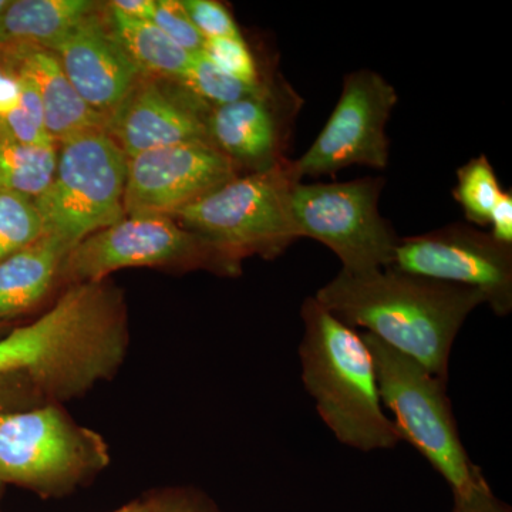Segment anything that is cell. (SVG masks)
<instances>
[{
  "label": "cell",
  "instance_id": "1",
  "mask_svg": "<svg viewBox=\"0 0 512 512\" xmlns=\"http://www.w3.org/2000/svg\"><path fill=\"white\" fill-rule=\"evenodd\" d=\"M315 299L340 322L366 329L447 382L458 332L470 313L485 303L476 289L393 266L365 274L340 271Z\"/></svg>",
  "mask_w": 512,
  "mask_h": 512
},
{
  "label": "cell",
  "instance_id": "2",
  "mask_svg": "<svg viewBox=\"0 0 512 512\" xmlns=\"http://www.w3.org/2000/svg\"><path fill=\"white\" fill-rule=\"evenodd\" d=\"M299 345L302 382L320 419L339 443L370 453L402 440L384 413L376 367L362 333L323 308L315 296L302 303Z\"/></svg>",
  "mask_w": 512,
  "mask_h": 512
},
{
  "label": "cell",
  "instance_id": "3",
  "mask_svg": "<svg viewBox=\"0 0 512 512\" xmlns=\"http://www.w3.org/2000/svg\"><path fill=\"white\" fill-rule=\"evenodd\" d=\"M298 183L286 160L262 173L238 175L173 218L238 261L275 259L301 238L291 201Z\"/></svg>",
  "mask_w": 512,
  "mask_h": 512
},
{
  "label": "cell",
  "instance_id": "4",
  "mask_svg": "<svg viewBox=\"0 0 512 512\" xmlns=\"http://www.w3.org/2000/svg\"><path fill=\"white\" fill-rule=\"evenodd\" d=\"M110 464L106 440L60 404L0 410V484L62 497Z\"/></svg>",
  "mask_w": 512,
  "mask_h": 512
},
{
  "label": "cell",
  "instance_id": "5",
  "mask_svg": "<svg viewBox=\"0 0 512 512\" xmlns=\"http://www.w3.org/2000/svg\"><path fill=\"white\" fill-rule=\"evenodd\" d=\"M362 336L375 362L383 407L393 413L402 440L429 461L453 495L466 494L484 473L470 460L461 441L447 380L376 336L367 332Z\"/></svg>",
  "mask_w": 512,
  "mask_h": 512
},
{
  "label": "cell",
  "instance_id": "6",
  "mask_svg": "<svg viewBox=\"0 0 512 512\" xmlns=\"http://www.w3.org/2000/svg\"><path fill=\"white\" fill-rule=\"evenodd\" d=\"M128 157L104 130L59 144L52 183L35 198L45 237L67 252L84 238L126 217Z\"/></svg>",
  "mask_w": 512,
  "mask_h": 512
},
{
  "label": "cell",
  "instance_id": "7",
  "mask_svg": "<svg viewBox=\"0 0 512 512\" xmlns=\"http://www.w3.org/2000/svg\"><path fill=\"white\" fill-rule=\"evenodd\" d=\"M241 264L174 218L148 215L124 217L84 238L64 258L59 279L69 286L93 284L126 268L205 269L237 276Z\"/></svg>",
  "mask_w": 512,
  "mask_h": 512
},
{
  "label": "cell",
  "instance_id": "8",
  "mask_svg": "<svg viewBox=\"0 0 512 512\" xmlns=\"http://www.w3.org/2000/svg\"><path fill=\"white\" fill-rule=\"evenodd\" d=\"M384 181L365 177L348 183H298L292 211L301 238L332 249L342 271L365 274L392 266L399 237L379 211Z\"/></svg>",
  "mask_w": 512,
  "mask_h": 512
},
{
  "label": "cell",
  "instance_id": "9",
  "mask_svg": "<svg viewBox=\"0 0 512 512\" xmlns=\"http://www.w3.org/2000/svg\"><path fill=\"white\" fill-rule=\"evenodd\" d=\"M396 104V90L379 73L346 74L328 123L309 150L292 161L296 178L302 183V178L336 174L352 165L384 170L389 164L386 126Z\"/></svg>",
  "mask_w": 512,
  "mask_h": 512
},
{
  "label": "cell",
  "instance_id": "10",
  "mask_svg": "<svg viewBox=\"0 0 512 512\" xmlns=\"http://www.w3.org/2000/svg\"><path fill=\"white\" fill-rule=\"evenodd\" d=\"M392 266L407 274L476 289L497 316L512 311V245L473 225L456 222L400 238Z\"/></svg>",
  "mask_w": 512,
  "mask_h": 512
},
{
  "label": "cell",
  "instance_id": "11",
  "mask_svg": "<svg viewBox=\"0 0 512 512\" xmlns=\"http://www.w3.org/2000/svg\"><path fill=\"white\" fill-rule=\"evenodd\" d=\"M238 170L214 144H178L128 158L126 217L173 218L238 177Z\"/></svg>",
  "mask_w": 512,
  "mask_h": 512
},
{
  "label": "cell",
  "instance_id": "12",
  "mask_svg": "<svg viewBox=\"0 0 512 512\" xmlns=\"http://www.w3.org/2000/svg\"><path fill=\"white\" fill-rule=\"evenodd\" d=\"M211 109L183 84L143 74L107 119L104 131L128 158L178 144H212Z\"/></svg>",
  "mask_w": 512,
  "mask_h": 512
},
{
  "label": "cell",
  "instance_id": "13",
  "mask_svg": "<svg viewBox=\"0 0 512 512\" xmlns=\"http://www.w3.org/2000/svg\"><path fill=\"white\" fill-rule=\"evenodd\" d=\"M106 6L86 16L52 50L90 109L109 119L143 73L111 29Z\"/></svg>",
  "mask_w": 512,
  "mask_h": 512
},
{
  "label": "cell",
  "instance_id": "14",
  "mask_svg": "<svg viewBox=\"0 0 512 512\" xmlns=\"http://www.w3.org/2000/svg\"><path fill=\"white\" fill-rule=\"evenodd\" d=\"M271 87L248 99L212 107L208 116L211 143L234 163L251 173H262L288 160L286 130ZM291 124V123H288Z\"/></svg>",
  "mask_w": 512,
  "mask_h": 512
},
{
  "label": "cell",
  "instance_id": "15",
  "mask_svg": "<svg viewBox=\"0 0 512 512\" xmlns=\"http://www.w3.org/2000/svg\"><path fill=\"white\" fill-rule=\"evenodd\" d=\"M6 62L35 84L47 133L57 144L92 130H104L107 119L90 109L67 79L52 50L35 46L5 47Z\"/></svg>",
  "mask_w": 512,
  "mask_h": 512
},
{
  "label": "cell",
  "instance_id": "16",
  "mask_svg": "<svg viewBox=\"0 0 512 512\" xmlns=\"http://www.w3.org/2000/svg\"><path fill=\"white\" fill-rule=\"evenodd\" d=\"M67 254L55 239L43 237L0 261V320L28 312L42 302L59 281Z\"/></svg>",
  "mask_w": 512,
  "mask_h": 512
},
{
  "label": "cell",
  "instance_id": "17",
  "mask_svg": "<svg viewBox=\"0 0 512 512\" xmlns=\"http://www.w3.org/2000/svg\"><path fill=\"white\" fill-rule=\"evenodd\" d=\"M100 6L93 0H10L0 15V45L53 50Z\"/></svg>",
  "mask_w": 512,
  "mask_h": 512
},
{
  "label": "cell",
  "instance_id": "18",
  "mask_svg": "<svg viewBox=\"0 0 512 512\" xmlns=\"http://www.w3.org/2000/svg\"><path fill=\"white\" fill-rule=\"evenodd\" d=\"M107 15L120 45L144 76L173 82L181 79L190 63V53L175 45L153 22L127 19L109 9Z\"/></svg>",
  "mask_w": 512,
  "mask_h": 512
},
{
  "label": "cell",
  "instance_id": "19",
  "mask_svg": "<svg viewBox=\"0 0 512 512\" xmlns=\"http://www.w3.org/2000/svg\"><path fill=\"white\" fill-rule=\"evenodd\" d=\"M59 146H28L0 128V191L37 198L52 183Z\"/></svg>",
  "mask_w": 512,
  "mask_h": 512
},
{
  "label": "cell",
  "instance_id": "20",
  "mask_svg": "<svg viewBox=\"0 0 512 512\" xmlns=\"http://www.w3.org/2000/svg\"><path fill=\"white\" fill-rule=\"evenodd\" d=\"M178 83L183 84L188 92L211 107L225 106V104L248 99V97L261 94L268 87L266 83L249 86V84L229 76L204 52L191 55L190 63Z\"/></svg>",
  "mask_w": 512,
  "mask_h": 512
},
{
  "label": "cell",
  "instance_id": "21",
  "mask_svg": "<svg viewBox=\"0 0 512 512\" xmlns=\"http://www.w3.org/2000/svg\"><path fill=\"white\" fill-rule=\"evenodd\" d=\"M503 191L493 165L484 154L457 170V185L453 195L470 224L490 227L491 212Z\"/></svg>",
  "mask_w": 512,
  "mask_h": 512
},
{
  "label": "cell",
  "instance_id": "22",
  "mask_svg": "<svg viewBox=\"0 0 512 512\" xmlns=\"http://www.w3.org/2000/svg\"><path fill=\"white\" fill-rule=\"evenodd\" d=\"M45 237L35 198L0 191V261Z\"/></svg>",
  "mask_w": 512,
  "mask_h": 512
},
{
  "label": "cell",
  "instance_id": "23",
  "mask_svg": "<svg viewBox=\"0 0 512 512\" xmlns=\"http://www.w3.org/2000/svg\"><path fill=\"white\" fill-rule=\"evenodd\" d=\"M15 72L18 73L20 79L19 107L0 123V128L19 143L28 144V146L57 144L47 133L45 111H43L42 101H40L35 84L25 74L16 69Z\"/></svg>",
  "mask_w": 512,
  "mask_h": 512
},
{
  "label": "cell",
  "instance_id": "24",
  "mask_svg": "<svg viewBox=\"0 0 512 512\" xmlns=\"http://www.w3.org/2000/svg\"><path fill=\"white\" fill-rule=\"evenodd\" d=\"M202 52L229 76L235 77L249 86H259L264 83L259 76L255 57L244 37H220V39L205 40Z\"/></svg>",
  "mask_w": 512,
  "mask_h": 512
},
{
  "label": "cell",
  "instance_id": "25",
  "mask_svg": "<svg viewBox=\"0 0 512 512\" xmlns=\"http://www.w3.org/2000/svg\"><path fill=\"white\" fill-rule=\"evenodd\" d=\"M151 22L158 29L163 30L175 45L180 46L190 55L202 52L204 49V36L195 28L181 0H156Z\"/></svg>",
  "mask_w": 512,
  "mask_h": 512
},
{
  "label": "cell",
  "instance_id": "26",
  "mask_svg": "<svg viewBox=\"0 0 512 512\" xmlns=\"http://www.w3.org/2000/svg\"><path fill=\"white\" fill-rule=\"evenodd\" d=\"M198 32L205 40L241 37L237 22L229 10L215 0H181Z\"/></svg>",
  "mask_w": 512,
  "mask_h": 512
},
{
  "label": "cell",
  "instance_id": "27",
  "mask_svg": "<svg viewBox=\"0 0 512 512\" xmlns=\"http://www.w3.org/2000/svg\"><path fill=\"white\" fill-rule=\"evenodd\" d=\"M146 500L148 512H221L207 495L192 488H168Z\"/></svg>",
  "mask_w": 512,
  "mask_h": 512
},
{
  "label": "cell",
  "instance_id": "28",
  "mask_svg": "<svg viewBox=\"0 0 512 512\" xmlns=\"http://www.w3.org/2000/svg\"><path fill=\"white\" fill-rule=\"evenodd\" d=\"M453 512H511V508L494 494L483 474L466 494L454 495Z\"/></svg>",
  "mask_w": 512,
  "mask_h": 512
},
{
  "label": "cell",
  "instance_id": "29",
  "mask_svg": "<svg viewBox=\"0 0 512 512\" xmlns=\"http://www.w3.org/2000/svg\"><path fill=\"white\" fill-rule=\"evenodd\" d=\"M30 406V404H46L28 377L22 375L0 376V410L13 409L16 406Z\"/></svg>",
  "mask_w": 512,
  "mask_h": 512
},
{
  "label": "cell",
  "instance_id": "30",
  "mask_svg": "<svg viewBox=\"0 0 512 512\" xmlns=\"http://www.w3.org/2000/svg\"><path fill=\"white\" fill-rule=\"evenodd\" d=\"M490 232L495 239L504 244L512 245V191H503L500 200L491 212Z\"/></svg>",
  "mask_w": 512,
  "mask_h": 512
},
{
  "label": "cell",
  "instance_id": "31",
  "mask_svg": "<svg viewBox=\"0 0 512 512\" xmlns=\"http://www.w3.org/2000/svg\"><path fill=\"white\" fill-rule=\"evenodd\" d=\"M6 57V56H5ZM20 103V79L8 62L0 72V123L18 109Z\"/></svg>",
  "mask_w": 512,
  "mask_h": 512
},
{
  "label": "cell",
  "instance_id": "32",
  "mask_svg": "<svg viewBox=\"0 0 512 512\" xmlns=\"http://www.w3.org/2000/svg\"><path fill=\"white\" fill-rule=\"evenodd\" d=\"M156 0H113L107 3V9L131 20L151 22Z\"/></svg>",
  "mask_w": 512,
  "mask_h": 512
},
{
  "label": "cell",
  "instance_id": "33",
  "mask_svg": "<svg viewBox=\"0 0 512 512\" xmlns=\"http://www.w3.org/2000/svg\"><path fill=\"white\" fill-rule=\"evenodd\" d=\"M113 512H148L147 500L146 498H141V500L133 501V503L124 505V507Z\"/></svg>",
  "mask_w": 512,
  "mask_h": 512
},
{
  "label": "cell",
  "instance_id": "34",
  "mask_svg": "<svg viewBox=\"0 0 512 512\" xmlns=\"http://www.w3.org/2000/svg\"><path fill=\"white\" fill-rule=\"evenodd\" d=\"M6 57H5V49L0 45V72L5 69Z\"/></svg>",
  "mask_w": 512,
  "mask_h": 512
},
{
  "label": "cell",
  "instance_id": "35",
  "mask_svg": "<svg viewBox=\"0 0 512 512\" xmlns=\"http://www.w3.org/2000/svg\"><path fill=\"white\" fill-rule=\"evenodd\" d=\"M10 0H0V15H2L3 10L8 8Z\"/></svg>",
  "mask_w": 512,
  "mask_h": 512
},
{
  "label": "cell",
  "instance_id": "36",
  "mask_svg": "<svg viewBox=\"0 0 512 512\" xmlns=\"http://www.w3.org/2000/svg\"><path fill=\"white\" fill-rule=\"evenodd\" d=\"M2 487H3V485H0V493H2Z\"/></svg>",
  "mask_w": 512,
  "mask_h": 512
},
{
  "label": "cell",
  "instance_id": "37",
  "mask_svg": "<svg viewBox=\"0 0 512 512\" xmlns=\"http://www.w3.org/2000/svg\"><path fill=\"white\" fill-rule=\"evenodd\" d=\"M0 485H2V484H0Z\"/></svg>",
  "mask_w": 512,
  "mask_h": 512
}]
</instances>
